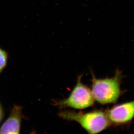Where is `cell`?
Here are the masks:
<instances>
[{"label":"cell","mask_w":134,"mask_h":134,"mask_svg":"<svg viewBox=\"0 0 134 134\" xmlns=\"http://www.w3.org/2000/svg\"><path fill=\"white\" fill-rule=\"evenodd\" d=\"M60 116L78 123L88 133L96 134L106 130L111 125L106 111L101 110L83 113L71 111H62Z\"/></svg>","instance_id":"cell-2"},{"label":"cell","mask_w":134,"mask_h":134,"mask_svg":"<svg viewBox=\"0 0 134 134\" xmlns=\"http://www.w3.org/2000/svg\"><path fill=\"white\" fill-rule=\"evenodd\" d=\"M1 110H0V119H1Z\"/></svg>","instance_id":"cell-7"},{"label":"cell","mask_w":134,"mask_h":134,"mask_svg":"<svg viewBox=\"0 0 134 134\" xmlns=\"http://www.w3.org/2000/svg\"><path fill=\"white\" fill-rule=\"evenodd\" d=\"M7 57L6 53L0 49V72H1L6 66Z\"/></svg>","instance_id":"cell-6"},{"label":"cell","mask_w":134,"mask_h":134,"mask_svg":"<svg viewBox=\"0 0 134 134\" xmlns=\"http://www.w3.org/2000/svg\"><path fill=\"white\" fill-rule=\"evenodd\" d=\"M21 118V108L20 106H14L10 116L1 127L0 133L19 134Z\"/></svg>","instance_id":"cell-5"},{"label":"cell","mask_w":134,"mask_h":134,"mask_svg":"<svg viewBox=\"0 0 134 134\" xmlns=\"http://www.w3.org/2000/svg\"><path fill=\"white\" fill-rule=\"evenodd\" d=\"M105 111L111 124L127 125L134 118V100L115 105Z\"/></svg>","instance_id":"cell-4"},{"label":"cell","mask_w":134,"mask_h":134,"mask_svg":"<svg viewBox=\"0 0 134 134\" xmlns=\"http://www.w3.org/2000/svg\"><path fill=\"white\" fill-rule=\"evenodd\" d=\"M92 76L91 90L95 101L102 105L116 103L123 93L121 89L123 77L121 71L117 70L111 78L98 79L92 73Z\"/></svg>","instance_id":"cell-1"},{"label":"cell","mask_w":134,"mask_h":134,"mask_svg":"<svg viewBox=\"0 0 134 134\" xmlns=\"http://www.w3.org/2000/svg\"><path fill=\"white\" fill-rule=\"evenodd\" d=\"M82 75L78 76L76 85L68 97L57 102V105L76 109H83L93 105L95 100L91 90L82 82Z\"/></svg>","instance_id":"cell-3"}]
</instances>
